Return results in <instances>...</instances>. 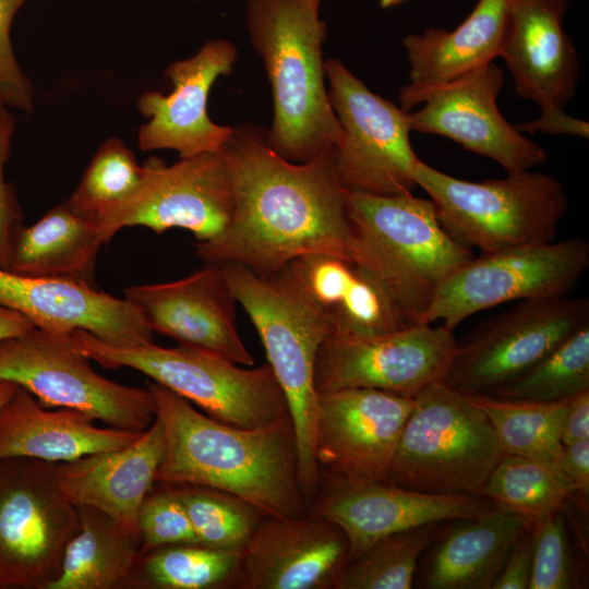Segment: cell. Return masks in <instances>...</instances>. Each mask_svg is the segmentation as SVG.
<instances>
[{
  "label": "cell",
  "mask_w": 589,
  "mask_h": 589,
  "mask_svg": "<svg viewBox=\"0 0 589 589\" xmlns=\"http://www.w3.org/2000/svg\"><path fill=\"white\" fill-rule=\"evenodd\" d=\"M71 338L91 361L105 369L136 370L223 423L252 429L289 412L268 363L242 369L212 351L191 346L166 348L154 341L115 346L84 330L73 332Z\"/></svg>",
  "instance_id": "7"
},
{
  "label": "cell",
  "mask_w": 589,
  "mask_h": 589,
  "mask_svg": "<svg viewBox=\"0 0 589 589\" xmlns=\"http://www.w3.org/2000/svg\"><path fill=\"white\" fill-rule=\"evenodd\" d=\"M429 553L420 573L428 589H492L528 519L495 506L477 518L456 519Z\"/></svg>",
  "instance_id": "27"
},
{
  "label": "cell",
  "mask_w": 589,
  "mask_h": 589,
  "mask_svg": "<svg viewBox=\"0 0 589 589\" xmlns=\"http://www.w3.org/2000/svg\"><path fill=\"white\" fill-rule=\"evenodd\" d=\"M589 390V324L562 341L533 368L490 396L558 402Z\"/></svg>",
  "instance_id": "36"
},
{
  "label": "cell",
  "mask_w": 589,
  "mask_h": 589,
  "mask_svg": "<svg viewBox=\"0 0 589 589\" xmlns=\"http://www.w3.org/2000/svg\"><path fill=\"white\" fill-rule=\"evenodd\" d=\"M247 27L272 86L267 145L284 159L306 163L337 147L344 132L325 85L327 26L308 0H247Z\"/></svg>",
  "instance_id": "3"
},
{
  "label": "cell",
  "mask_w": 589,
  "mask_h": 589,
  "mask_svg": "<svg viewBox=\"0 0 589 589\" xmlns=\"http://www.w3.org/2000/svg\"><path fill=\"white\" fill-rule=\"evenodd\" d=\"M577 578L565 514L557 510L534 522L533 564L528 589H570L577 587Z\"/></svg>",
  "instance_id": "38"
},
{
  "label": "cell",
  "mask_w": 589,
  "mask_h": 589,
  "mask_svg": "<svg viewBox=\"0 0 589 589\" xmlns=\"http://www.w3.org/2000/svg\"><path fill=\"white\" fill-rule=\"evenodd\" d=\"M413 397L374 389L318 393L315 460L335 477L387 480Z\"/></svg>",
  "instance_id": "17"
},
{
  "label": "cell",
  "mask_w": 589,
  "mask_h": 589,
  "mask_svg": "<svg viewBox=\"0 0 589 589\" xmlns=\"http://www.w3.org/2000/svg\"><path fill=\"white\" fill-rule=\"evenodd\" d=\"M7 105L4 104L1 95H0V116L7 111Z\"/></svg>",
  "instance_id": "49"
},
{
  "label": "cell",
  "mask_w": 589,
  "mask_h": 589,
  "mask_svg": "<svg viewBox=\"0 0 589 589\" xmlns=\"http://www.w3.org/2000/svg\"><path fill=\"white\" fill-rule=\"evenodd\" d=\"M560 469L576 488V495L572 502L588 512L589 440L565 445L560 461Z\"/></svg>",
  "instance_id": "43"
},
{
  "label": "cell",
  "mask_w": 589,
  "mask_h": 589,
  "mask_svg": "<svg viewBox=\"0 0 589 589\" xmlns=\"http://www.w3.org/2000/svg\"><path fill=\"white\" fill-rule=\"evenodd\" d=\"M104 244L96 225L63 203L33 225L19 227L8 269L23 276L69 279L95 286V265Z\"/></svg>",
  "instance_id": "29"
},
{
  "label": "cell",
  "mask_w": 589,
  "mask_h": 589,
  "mask_svg": "<svg viewBox=\"0 0 589 589\" xmlns=\"http://www.w3.org/2000/svg\"><path fill=\"white\" fill-rule=\"evenodd\" d=\"M33 327L34 324L27 317L0 302V341L19 336Z\"/></svg>",
  "instance_id": "46"
},
{
  "label": "cell",
  "mask_w": 589,
  "mask_h": 589,
  "mask_svg": "<svg viewBox=\"0 0 589 589\" xmlns=\"http://www.w3.org/2000/svg\"><path fill=\"white\" fill-rule=\"evenodd\" d=\"M139 190L97 226L105 243L121 229L146 227L156 233L171 228L191 231L199 242L220 235L235 204L226 152H206L171 166L151 157Z\"/></svg>",
  "instance_id": "15"
},
{
  "label": "cell",
  "mask_w": 589,
  "mask_h": 589,
  "mask_svg": "<svg viewBox=\"0 0 589 589\" xmlns=\"http://www.w3.org/2000/svg\"><path fill=\"white\" fill-rule=\"evenodd\" d=\"M75 506L79 528L49 589H135L142 555L139 540L108 514Z\"/></svg>",
  "instance_id": "30"
},
{
  "label": "cell",
  "mask_w": 589,
  "mask_h": 589,
  "mask_svg": "<svg viewBox=\"0 0 589 589\" xmlns=\"http://www.w3.org/2000/svg\"><path fill=\"white\" fill-rule=\"evenodd\" d=\"M457 340L443 325L414 324L376 336L329 335L314 369L317 394L374 388L414 397L444 381Z\"/></svg>",
  "instance_id": "16"
},
{
  "label": "cell",
  "mask_w": 589,
  "mask_h": 589,
  "mask_svg": "<svg viewBox=\"0 0 589 589\" xmlns=\"http://www.w3.org/2000/svg\"><path fill=\"white\" fill-rule=\"evenodd\" d=\"M575 495V485L560 469L509 454H503L482 491L496 508L531 522L562 510Z\"/></svg>",
  "instance_id": "32"
},
{
  "label": "cell",
  "mask_w": 589,
  "mask_h": 589,
  "mask_svg": "<svg viewBox=\"0 0 589 589\" xmlns=\"http://www.w3.org/2000/svg\"><path fill=\"white\" fill-rule=\"evenodd\" d=\"M508 21L507 0H478L455 28L429 27L402 39L409 62L406 89H422L462 76L500 57Z\"/></svg>",
  "instance_id": "28"
},
{
  "label": "cell",
  "mask_w": 589,
  "mask_h": 589,
  "mask_svg": "<svg viewBox=\"0 0 589 589\" xmlns=\"http://www.w3.org/2000/svg\"><path fill=\"white\" fill-rule=\"evenodd\" d=\"M350 562L349 542L318 516H266L242 548L236 588L339 589Z\"/></svg>",
  "instance_id": "20"
},
{
  "label": "cell",
  "mask_w": 589,
  "mask_h": 589,
  "mask_svg": "<svg viewBox=\"0 0 589 589\" xmlns=\"http://www.w3.org/2000/svg\"><path fill=\"white\" fill-rule=\"evenodd\" d=\"M466 396L489 418L504 454L560 469L564 449L561 434L570 399L540 402L482 394Z\"/></svg>",
  "instance_id": "31"
},
{
  "label": "cell",
  "mask_w": 589,
  "mask_h": 589,
  "mask_svg": "<svg viewBox=\"0 0 589 589\" xmlns=\"http://www.w3.org/2000/svg\"><path fill=\"white\" fill-rule=\"evenodd\" d=\"M236 59L232 43L212 39L191 58L170 63L165 75L173 86L171 93L146 92L137 101L148 119L139 130L140 148L173 149L180 158L223 149L232 128L209 119L207 101L213 84L232 72Z\"/></svg>",
  "instance_id": "19"
},
{
  "label": "cell",
  "mask_w": 589,
  "mask_h": 589,
  "mask_svg": "<svg viewBox=\"0 0 589 589\" xmlns=\"http://www.w3.org/2000/svg\"><path fill=\"white\" fill-rule=\"evenodd\" d=\"M493 507L481 495L433 494L388 480L326 474V490L314 515L340 527L351 561L392 533L431 522L477 518Z\"/></svg>",
  "instance_id": "18"
},
{
  "label": "cell",
  "mask_w": 589,
  "mask_h": 589,
  "mask_svg": "<svg viewBox=\"0 0 589 589\" xmlns=\"http://www.w3.org/2000/svg\"><path fill=\"white\" fill-rule=\"evenodd\" d=\"M0 302L47 332L84 330L115 346L154 341V332L134 304L84 283L0 268Z\"/></svg>",
  "instance_id": "22"
},
{
  "label": "cell",
  "mask_w": 589,
  "mask_h": 589,
  "mask_svg": "<svg viewBox=\"0 0 589 589\" xmlns=\"http://www.w3.org/2000/svg\"><path fill=\"white\" fill-rule=\"evenodd\" d=\"M19 385L10 381H0V410L19 389Z\"/></svg>",
  "instance_id": "47"
},
{
  "label": "cell",
  "mask_w": 589,
  "mask_h": 589,
  "mask_svg": "<svg viewBox=\"0 0 589 589\" xmlns=\"http://www.w3.org/2000/svg\"><path fill=\"white\" fill-rule=\"evenodd\" d=\"M89 361L71 334L33 327L0 341V381L17 384L44 407L77 410L119 430L146 431L156 419L149 389L108 380Z\"/></svg>",
  "instance_id": "9"
},
{
  "label": "cell",
  "mask_w": 589,
  "mask_h": 589,
  "mask_svg": "<svg viewBox=\"0 0 589 589\" xmlns=\"http://www.w3.org/2000/svg\"><path fill=\"white\" fill-rule=\"evenodd\" d=\"M145 172V165L137 163L124 143L118 137H110L99 146L64 204L97 227L134 195L144 181Z\"/></svg>",
  "instance_id": "34"
},
{
  "label": "cell",
  "mask_w": 589,
  "mask_h": 589,
  "mask_svg": "<svg viewBox=\"0 0 589 589\" xmlns=\"http://www.w3.org/2000/svg\"><path fill=\"white\" fill-rule=\"evenodd\" d=\"M137 526L142 553L170 544L199 543L185 507L169 484L154 485L141 505Z\"/></svg>",
  "instance_id": "39"
},
{
  "label": "cell",
  "mask_w": 589,
  "mask_h": 589,
  "mask_svg": "<svg viewBox=\"0 0 589 589\" xmlns=\"http://www.w3.org/2000/svg\"><path fill=\"white\" fill-rule=\"evenodd\" d=\"M153 332L178 345L212 351L236 364L254 360L238 335L236 298L223 269L204 264L193 274L169 283L134 285L124 289Z\"/></svg>",
  "instance_id": "21"
},
{
  "label": "cell",
  "mask_w": 589,
  "mask_h": 589,
  "mask_svg": "<svg viewBox=\"0 0 589 589\" xmlns=\"http://www.w3.org/2000/svg\"><path fill=\"white\" fill-rule=\"evenodd\" d=\"M589 266V243L579 237L521 245L472 257L438 287L423 323L449 330L477 312L514 300L566 296Z\"/></svg>",
  "instance_id": "12"
},
{
  "label": "cell",
  "mask_w": 589,
  "mask_h": 589,
  "mask_svg": "<svg viewBox=\"0 0 589 589\" xmlns=\"http://www.w3.org/2000/svg\"><path fill=\"white\" fill-rule=\"evenodd\" d=\"M407 0H378L381 8L388 9L404 3Z\"/></svg>",
  "instance_id": "48"
},
{
  "label": "cell",
  "mask_w": 589,
  "mask_h": 589,
  "mask_svg": "<svg viewBox=\"0 0 589 589\" xmlns=\"http://www.w3.org/2000/svg\"><path fill=\"white\" fill-rule=\"evenodd\" d=\"M414 181L430 196L443 229L482 254L552 242L568 212L562 182L542 172L525 170L476 182L420 160Z\"/></svg>",
  "instance_id": "6"
},
{
  "label": "cell",
  "mask_w": 589,
  "mask_h": 589,
  "mask_svg": "<svg viewBox=\"0 0 589 589\" xmlns=\"http://www.w3.org/2000/svg\"><path fill=\"white\" fill-rule=\"evenodd\" d=\"M254 125L232 128L224 146L235 204L226 229L197 242L204 264H240L268 275L293 259L323 253L349 260L345 189L334 169L333 148L306 163H291Z\"/></svg>",
  "instance_id": "1"
},
{
  "label": "cell",
  "mask_w": 589,
  "mask_h": 589,
  "mask_svg": "<svg viewBox=\"0 0 589 589\" xmlns=\"http://www.w3.org/2000/svg\"><path fill=\"white\" fill-rule=\"evenodd\" d=\"M142 433L99 428L77 410H50L19 387L0 410V458L28 457L67 462L127 446Z\"/></svg>",
  "instance_id": "26"
},
{
  "label": "cell",
  "mask_w": 589,
  "mask_h": 589,
  "mask_svg": "<svg viewBox=\"0 0 589 589\" xmlns=\"http://www.w3.org/2000/svg\"><path fill=\"white\" fill-rule=\"evenodd\" d=\"M503 70L493 62L453 81L399 93L411 131L445 136L514 173L544 164L546 151L501 113L496 100Z\"/></svg>",
  "instance_id": "14"
},
{
  "label": "cell",
  "mask_w": 589,
  "mask_h": 589,
  "mask_svg": "<svg viewBox=\"0 0 589 589\" xmlns=\"http://www.w3.org/2000/svg\"><path fill=\"white\" fill-rule=\"evenodd\" d=\"M582 440H589V390L569 400L561 434L564 446Z\"/></svg>",
  "instance_id": "45"
},
{
  "label": "cell",
  "mask_w": 589,
  "mask_h": 589,
  "mask_svg": "<svg viewBox=\"0 0 589 589\" xmlns=\"http://www.w3.org/2000/svg\"><path fill=\"white\" fill-rule=\"evenodd\" d=\"M349 260L374 278L409 325L424 324L444 281L474 255L440 225L431 200L345 190Z\"/></svg>",
  "instance_id": "4"
},
{
  "label": "cell",
  "mask_w": 589,
  "mask_h": 589,
  "mask_svg": "<svg viewBox=\"0 0 589 589\" xmlns=\"http://www.w3.org/2000/svg\"><path fill=\"white\" fill-rule=\"evenodd\" d=\"M284 269L325 317L330 335L376 336L410 326L384 288L350 260L310 253Z\"/></svg>",
  "instance_id": "25"
},
{
  "label": "cell",
  "mask_w": 589,
  "mask_h": 589,
  "mask_svg": "<svg viewBox=\"0 0 589 589\" xmlns=\"http://www.w3.org/2000/svg\"><path fill=\"white\" fill-rule=\"evenodd\" d=\"M503 454L483 410L435 382L413 397L387 480L419 492L482 496Z\"/></svg>",
  "instance_id": "8"
},
{
  "label": "cell",
  "mask_w": 589,
  "mask_h": 589,
  "mask_svg": "<svg viewBox=\"0 0 589 589\" xmlns=\"http://www.w3.org/2000/svg\"><path fill=\"white\" fill-rule=\"evenodd\" d=\"M569 0H507L508 21L500 57L516 93L541 111L564 108L576 93L579 61L564 16Z\"/></svg>",
  "instance_id": "23"
},
{
  "label": "cell",
  "mask_w": 589,
  "mask_h": 589,
  "mask_svg": "<svg viewBox=\"0 0 589 589\" xmlns=\"http://www.w3.org/2000/svg\"><path fill=\"white\" fill-rule=\"evenodd\" d=\"M328 98L344 137L333 148L340 185L377 195L412 193L421 160L410 142L408 111L373 93L341 60H325Z\"/></svg>",
  "instance_id": "11"
},
{
  "label": "cell",
  "mask_w": 589,
  "mask_h": 589,
  "mask_svg": "<svg viewBox=\"0 0 589 589\" xmlns=\"http://www.w3.org/2000/svg\"><path fill=\"white\" fill-rule=\"evenodd\" d=\"M242 550L179 543L142 553L135 589L236 588Z\"/></svg>",
  "instance_id": "33"
},
{
  "label": "cell",
  "mask_w": 589,
  "mask_h": 589,
  "mask_svg": "<svg viewBox=\"0 0 589 589\" xmlns=\"http://www.w3.org/2000/svg\"><path fill=\"white\" fill-rule=\"evenodd\" d=\"M165 436L157 482L195 484L236 495L265 516H306L298 442L289 412L252 428L223 423L163 385L146 381Z\"/></svg>",
  "instance_id": "2"
},
{
  "label": "cell",
  "mask_w": 589,
  "mask_h": 589,
  "mask_svg": "<svg viewBox=\"0 0 589 589\" xmlns=\"http://www.w3.org/2000/svg\"><path fill=\"white\" fill-rule=\"evenodd\" d=\"M219 266L256 328L287 399L297 434L299 483L308 506L321 485L314 447L318 397L314 369L318 349L332 334L330 326L284 268L261 275L240 264Z\"/></svg>",
  "instance_id": "5"
},
{
  "label": "cell",
  "mask_w": 589,
  "mask_h": 589,
  "mask_svg": "<svg viewBox=\"0 0 589 589\" xmlns=\"http://www.w3.org/2000/svg\"><path fill=\"white\" fill-rule=\"evenodd\" d=\"M443 522H431L386 536L351 560L339 589L412 588L418 562Z\"/></svg>",
  "instance_id": "35"
},
{
  "label": "cell",
  "mask_w": 589,
  "mask_h": 589,
  "mask_svg": "<svg viewBox=\"0 0 589 589\" xmlns=\"http://www.w3.org/2000/svg\"><path fill=\"white\" fill-rule=\"evenodd\" d=\"M15 130L13 116L7 110L0 116V268L8 269L14 235L22 224L23 213L14 187L4 177Z\"/></svg>",
  "instance_id": "41"
},
{
  "label": "cell",
  "mask_w": 589,
  "mask_h": 589,
  "mask_svg": "<svg viewBox=\"0 0 589 589\" xmlns=\"http://www.w3.org/2000/svg\"><path fill=\"white\" fill-rule=\"evenodd\" d=\"M587 324V298L521 300L457 342L443 382L464 395H490Z\"/></svg>",
  "instance_id": "13"
},
{
  "label": "cell",
  "mask_w": 589,
  "mask_h": 589,
  "mask_svg": "<svg viewBox=\"0 0 589 589\" xmlns=\"http://www.w3.org/2000/svg\"><path fill=\"white\" fill-rule=\"evenodd\" d=\"M27 0H0V95L9 107L31 112L34 91L22 71L11 43V26Z\"/></svg>",
  "instance_id": "40"
},
{
  "label": "cell",
  "mask_w": 589,
  "mask_h": 589,
  "mask_svg": "<svg viewBox=\"0 0 589 589\" xmlns=\"http://www.w3.org/2000/svg\"><path fill=\"white\" fill-rule=\"evenodd\" d=\"M164 454V431L156 418L127 446L59 462V483L72 504L108 514L140 542L139 512L157 483Z\"/></svg>",
  "instance_id": "24"
},
{
  "label": "cell",
  "mask_w": 589,
  "mask_h": 589,
  "mask_svg": "<svg viewBox=\"0 0 589 589\" xmlns=\"http://www.w3.org/2000/svg\"><path fill=\"white\" fill-rule=\"evenodd\" d=\"M308 1H310V2H312L314 4H316V5H320L322 0H308Z\"/></svg>",
  "instance_id": "50"
},
{
  "label": "cell",
  "mask_w": 589,
  "mask_h": 589,
  "mask_svg": "<svg viewBox=\"0 0 589 589\" xmlns=\"http://www.w3.org/2000/svg\"><path fill=\"white\" fill-rule=\"evenodd\" d=\"M516 128L520 132L530 134L542 132L545 134H563L581 139H588L589 136V123L566 113L563 108L541 111L538 119L516 125Z\"/></svg>",
  "instance_id": "44"
},
{
  "label": "cell",
  "mask_w": 589,
  "mask_h": 589,
  "mask_svg": "<svg viewBox=\"0 0 589 589\" xmlns=\"http://www.w3.org/2000/svg\"><path fill=\"white\" fill-rule=\"evenodd\" d=\"M169 485L185 507L197 542L206 546L242 550L266 517L249 502L218 489L195 484Z\"/></svg>",
  "instance_id": "37"
},
{
  "label": "cell",
  "mask_w": 589,
  "mask_h": 589,
  "mask_svg": "<svg viewBox=\"0 0 589 589\" xmlns=\"http://www.w3.org/2000/svg\"><path fill=\"white\" fill-rule=\"evenodd\" d=\"M534 552V522L529 524L513 545L492 589H528Z\"/></svg>",
  "instance_id": "42"
},
{
  "label": "cell",
  "mask_w": 589,
  "mask_h": 589,
  "mask_svg": "<svg viewBox=\"0 0 589 589\" xmlns=\"http://www.w3.org/2000/svg\"><path fill=\"white\" fill-rule=\"evenodd\" d=\"M59 462L0 458V589H49L79 528Z\"/></svg>",
  "instance_id": "10"
}]
</instances>
